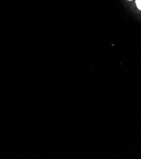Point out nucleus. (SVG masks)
<instances>
[{
	"instance_id": "1",
	"label": "nucleus",
	"mask_w": 141,
	"mask_h": 159,
	"mask_svg": "<svg viewBox=\"0 0 141 159\" xmlns=\"http://www.w3.org/2000/svg\"><path fill=\"white\" fill-rule=\"evenodd\" d=\"M135 4L137 8L141 10V0H135Z\"/></svg>"
},
{
	"instance_id": "2",
	"label": "nucleus",
	"mask_w": 141,
	"mask_h": 159,
	"mask_svg": "<svg viewBox=\"0 0 141 159\" xmlns=\"http://www.w3.org/2000/svg\"><path fill=\"white\" fill-rule=\"evenodd\" d=\"M128 1H132V0H128Z\"/></svg>"
}]
</instances>
